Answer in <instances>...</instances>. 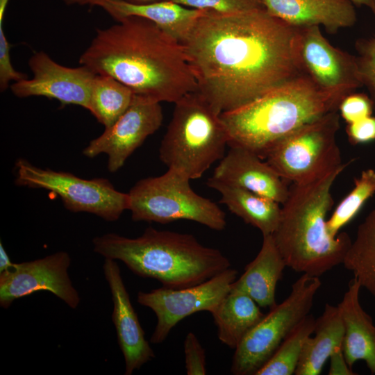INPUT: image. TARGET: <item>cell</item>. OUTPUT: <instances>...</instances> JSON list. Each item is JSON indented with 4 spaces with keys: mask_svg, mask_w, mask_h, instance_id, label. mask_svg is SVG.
I'll return each mask as SVG.
<instances>
[{
    "mask_svg": "<svg viewBox=\"0 0 375 375\" xmlns=\"http://www.w3.org/2000/svg\"><path fill=\"white\" fill-rule=\"evenodd\" d=\"M185 7L219 13H234L265 8L262 0H167Z\"/></svg>",
    "mask_w": 375,
    "mask_h": 375,
    "instance_id": "cell-30",
    "label": "cell"
},
{
    "mask_svg": "<svg viewBox=\"0 0 375 375\" xmlns=\"http://www.w3.org/2000/svg\"><path fill=\"white\" fill-rule=\"evenodd\" d=\"M9 0H0V17H4L5 11Z\"/></svg>",
    "mask_w": 375,
    "mask_h": 375,
    "instance_id": "cell-38",
    "label": "cell"
},
{
    "mask_svg": "<svg viewBox=\"0 0 375 375\" xmlns=\"http://www.w3.org/2000/svg\"><path fill=\"white\" fill-rule=\"evenodd\" d=\"M316 319L308 315L285 338L269 360L255 375H292L297 369L303 344L314 331Z\"/></svg>",
    "mask_w": 375,
    "mask_h": 375,
    "instance_id": "cell-27",
    "label": "cell"
},
{
    "mask_svg": "<svg viewBox=\"0 0 375 375\" xmlns=\"http://www.w3.org/2000/svg\"><path fill=\"white\" fill-rule=\"evenodd\" d=\"M362 288L353 278L338 305L342 315L344 335L342 350L348 365L352 368L358 360L364 361L375 374V326L359 301Z\"/></svg>",
    "mask_w": 375,
    "mask_h": 375,
    "instance_id": "cell-20",
    "label": "cell"
},
{
    "mask_svg": "<svg viewBox=\"0 0 375 375\" xmlns=\"http://www.w3.org/2000/svg\"><path fill=\"white\" fill-rule=\"evenodd\" d=\"M329 375H354L356 374L348 365L342 347L335 349L331 355Z\"/></svg>",
    "mask_w": 375,
    "mask_h": 375,
    "instance_id": "cell-34",
    "label": "cell"
},
{
    "mask_svg": "<svg viewBox=\"0 0 375 375\" xmlns=\"http://www.w3.org/2000/svg\"><path fill=\"white\" fill-rule=\"evenodd\" d=\"M212 177L283 204L290 188L265 160L243 147L230 145Z\"/></svg>",
    "mask_w": 375,
    "mask_h": 375,
    "instance_id": "cell-17",
    "label": "cell"
},
{
    "mask_svg": "<svg viewBox=\"0 0 375 375\" xmlns=\"http://www.w3.org/2000/svg\"><path fill=\"white\" fill-rule=\"evenodd\" d=\"M249 296L230 291L211 312L219 340L235 349L245 335L264 317Z\"/></svg>",
    "mask_w": 375,
    "mask_h": 375,
    "instance_id": "cell-24",
    "label": "cell"
},
{
    "mask_svg": "<svg viewBox=\"0 0 375 375\" xmlns=\"http://www.w3.org/2000/svg\"><path fill=\"white\" fill-rule=\"evenodd\" d=\"M285 267L272 235H263L260 250L232 283L231 291L245 293L260 307L272 308L277 304L276 285Z\"/></svg>",
    "mask_w": 375,
    "mask_h": 375,
    "instance_id": "cell-21",
    "label": "cell"
},
{
    "mask_svg": "<svg viewBox=\"0 0 375 375\" xmlns=\"http://www.w3.org/2000/svg\"><path fill=\"white\" fill-rule=\"evenodd\" d=\"M356 60L362 86L368 90L375 106V33L356 42Z\"/></svg>",
    "mask_w": 375,
    "mask_h": 375,
    "instance_id": "cell-29",
    "label": "cell"
},
{
    "mask_svg": "<svg viewBox=\"0 0 375 375\" xmlns=\"http://www.w3.org/2000/svg\"><path fill=\"white\" fill-rule=\"evenodd\" d=\"M338 111L301 126L274 146L265 160L285 181L295 184L313 181L340 167L344 163L336 142Z\"/></svg>",
    "mask_w": 375,
    "mask_h": 375,
    "instance_id": "cell-8",
    "label": "cell"
},
{
    "mask_svg": "<svg viewBox=\"0 0 375 375\" xmlns=\"http://www.w3.org/2000/svg\"><path fill=\"white\" fill-rule=\"evenodd\" d=\"M28 66L33 77L11 84L14 95L19 98L44 97L58 100L62 106L77 105L88 110L97 74L89 67L61 65L42 51L32 55Z\"/></svg>",
    "mask_w": 375,
    "mask_h": 375,
    "instance_id": "cell-15",
    "label": "cell"
},
{
    "mask_svg": "<svg viewBox=\"0 0 375 375\" xmlns=\"http://www.w3.org/2000/svg\"><path fill=\"white\" fill-rule=\"evenodd\" d=\"M238 271L231 267L212 278L183 288L162 287L139 292L138 302L156 314L157 323L150 338L153 344L165 341L172 329L184 318L201 311L210 313L230 292Z\"/></svg>",
    "mask_w": 375,
    "mask_h": 375,
    "instance_id": "cell-11",
    "label": "cell"
},
{
    "mask_svg": "<svg viewBox=\"0 0 375 375\" xmlns=\"http://www.w3.org/2000/svg\"><path fill=\"white\" fill-rule=\"evenodd\" d=\"M313 333L303 344L296 375H319L333 351L342 347L344 327L338 306L325 305Z\"/></svg>",
    "mask_w": 375,
    "mask_h": 375,
    "instance_id": "cell-23",
    "label": "cell"
},
{
    "mask_svg": "<svg viewBox=\"0 0 375 375\" xmlns=\"http://www.w3.org/2000/svg\"><path fill=\"white\" fill-rule=\"evenodd\" d=\"M375 194V170H363L354 180L352 190L341 200L326 219L328 233L336 237L341 229L358 215L362 206Z\"/></svg>",
    "mask_w": 375,
    "mask_h": 375,
    "instance_id": "cell-28",
    "label": "cell"
},
{
    "mask_svg": "<svg viewBox=\"0 0 375 375\" xmlns=\"http://www.w3.org/2000/svg\"><path fill=\"white\" fill-rule=\"evenodd\" d=\"M8 254L6 253L2 242H0V273L6 271L13 267Z\"/></svg>",
    "mask_w": 375,
    "mask_h": 375,
    "instance_id": "cell-36",
    "label": "cell"
},
{
    "mask_svg": "<svg viewBox=\"0 0 375 375\" xmlns=\"http://www.w3.org/2000/svg\"><path fill=\"white\" fill-rule=\"evenodd\" d=\"M190 181L181 173L168 169L162 175L138 181L128 192L132 219L160 224L188 220L212 230H224V212L213 201L197 194Z\"/></svg>",
    "mask_w": 375,
    "mask_h": 375,
    "instance_id": "cell-7",
    "label": "cell"
},
{
    "mask_svg": "<svg viewBox=\"0 0 375 375\" xmlns=\"http://www.w3.org/2000/svg\"><path fill=\"white\" fill-rule=\"evenodd\" d=\"M297 32V28L265 8L234 13L207 10L181 43L197 90L221 115L303 74Z\"/></svg>",
    "mask_w": 375,
    "mask_h": 375,
    "instance_id": "cell-1",
    "label": "cell"
},
{
    "mask_svg": "<svg viewBox=\"0 0 375 375\" xmlns=\"http://www.w3.org/2000/svg\"><path fill=\"white\" fill-rule=\"evenodd\" d=\"M96 0H62V1L68 6H92L93 3ZM126 1L134 3H147L155 2L161 0H125Z\"/></svg>",
    "mask_w": 375,
    "mask_h": 375,
    "instance_id": "cell-35",
    "label": "cell"
},
{
    "mask_svg": "<svg viewBox=\"0 0 375 375\" xmlns=\"http://www.w3.org/2000/svg\"><path fill=\"white\" fill-rule=\"evenodd\" d=\"M349 164L290 188L272 235L286 266L296 272L319 277L343 262L352 240L345 232L331 236L326 216L333 204L331 188Z\"/></svg>",
    "mask_w": 375,
    "mask_h": 375,
    "instance_id": "cell-3",
    "label": "cell"
},
{
    "mask_svg": "<svg viewBox=\"0 0 375 375\" xmlns=\"http://www.w3.org/2000/svg\"><path fill=\"white\" fill-rule=\"evenodd\" d=\"M162 119L160 103L134 95L125 112L100 136L90 141L83 153L88 158L106 154L108 171L116 172L147 138L160 127Z\"/></svg>",
    "mask_w": 375,
    "mask_h": 375,
    "instance_id": "cell-14",
    "label": "cell"
},
{
    "mask_svg": "<svg viewBox=\"0 0 375 375\" xmlns=\"http://www.w3.org/2000/svg\"><path fill=\"white\" fill-rule=\"evenodd\" d=\"M344 97L320 89L305 74L299 75L244 106L222 113L228 146L243 147L265 160L293 131L338 110Z\"/></svg>",
    "mask_w": 375,
    "mask_h": 375,
    "instance_id": "cell-5",
    "label": "cell"
},
{
    "mask_svg": "<svg viewBox=\"0 0 375 375\" xmlns=\"http://www.w3.org/2000/svg\"><path fill=\"white\" fill-rule=\"evenodd\" d=\"M15 168L16 185L49 190L59 196L69 211L115 222L128 208V194L117 190L108 179H84L69 172L40 168L22 158L16 161Z\"/></svg>",
    "mask_w": 375,
    "mask_h": 375,
    "instance_id": "cell-10",
    "label": "cell"
},
{
    "mask_svg": "<svg viewBox=\"0 0 375 375\" xmlns=\"http://www.w3.org/2000/svg\"><path fill=\"white\" fill-rule=\"evenodd\" d=\"M346 133L349 142L353 145L375 140V117L371 115L347 124Z\"/></svg>",
    "mask_w": 375,
    "mask_h": 375,
    "instance_id": "cell-33",
    "label": "cell"
},
{
    "mask_svg": "<svg viewBox=\"0 0 375 375\" xmlns=\"http://www.w3.org/2000/svg\"><path fill=\"white\" fill-rule=\"evenodd\" d=\"M374 106L371 97L363 93L353 92L342 99L338 110L340 116L347 124H351L371 116Z\"/></svg>",
    "mask_w": 375,
    "mask_h": 375,
    "instance_id": "cell-31",
    "label": "cell"
},
{
    "mask_svg": "<svg viewBox=\"0 0 375 375\" xmlns=\"http://www.w3.org/2000/svg\"><path fill=\"white\" fill-rule=\"evenodd\" d=\"M186 373L188 375L206 374L205 350L194 333L190 332L184 341Z\"/></svg>",
    "mask_w": 375,
    "mask_h": 375,
    "instance_id": "cell-32",
    "label": "cell"
},
{
    "mask_svg": "<svg viewBox=\"0 0 375 375\" xmlns=\"http://www.w3.org/2000/svg\"><path fill=\"white\" fill-rule=\"evenodd\" d=\"M342 264L375 298V209L359 225Z\"/></svg>",
    "mask_w": 375,
    "mask_h": 375,
    "instance_id": "cell-25",
    "label": "cell"
},
{
    "mask_svg": "<svg viewBox=\"0 0 375 375\" xmlns=\"http://www.w3.org/2000/svg\"><path fill=\"white\" fill-rule=\"evenodd\" d=\"M103 271L111 292L113 303L112 319L124 358V374L131 375L135 370L153 358L155 353L145 338L144 331L131 302L116 260L105 258Z\"/></svg>",
    "mask_w": 375,
    "mask_h": 375,
    "instance_id": "cell-16",
    "label": "cell"
},
{
    "mask_svg": "<svg viewBox=\"0 0 375 375\" xmlns=\"http://www.w3.org/2000/svg\"><path fill=\"white\" fill-rule=\"evenodd\" d=\"M207 185L221 194L220 203L245 223L258 228L262 236L275 231L281 216L280 203L212 176L208 179Z\"/></svg>",
    "mask_w": 375,
    "mask_h": 375,
    "instance_id": "cell-22",
    "label": "cell"
},
{
    "mask_svg": "<svg viewBox=\"0 0 375 375\" xmlns=\"http://www.w3.org/2000/svg\"><path fill=\"white\" fill-rule=\"evenodd\" d=\"M99 6L115 21L126 17L147 19L181 42L197 20L207 10L194 9L171 1L134 3L125 0H96Z\"/></svg>",
    "mask_w": 375,
    "mask_h": 375,
    "instance_id": "cell-19",
    "label": "cell"
},
{
    "mask_svg": "<svg viewBox=\"0 0 375 375\" xmlns=\"http://www.w3.org/2000/svg\"><path fill=\"white\" fill-rule=\"evenodd\" d=\"M352 3L354 6H365L369 9L375 17V0H347Z\"/></svg>",
    "mask_w": 375,
    "mask_h": 375,
    "instance_id": "cell-37",
    "label": "cell"
},
{
    "mask_svg": "<svg viewBox=\"0 0 375 375\" xmlns=\"http://www.w3.org/2000/svg\"><path fill=\"white\" fill-rule=\"evenodd\" d=\"M174 104L159 148L160 159L169 169L190 180L199 178L225 155L227 131L220 114L197 90Z\"/></svg>",
    "mask_w": 375,
    "mask_h": 375,
    "instance_id": "cell-6",
    "label": "cell"
},
{
    "mask_svg": "<svg viewBox=\"0 0 375 375\" xmlns=\"http://www.w3.org/2000/svg\"><path fill=\"white\" fill-rule=\"evenodd\" d=\"M133 97L132 91L113 77L97 74L88 110L105 128H108L125 112Z\"/></svg>",
    "mask_w": 375,
    "mask_h": 375,
    "instance_id": "cell-26",
    "label": "cell"
},
{
    "mask_svg": "<svg viewBox=\"0 0 375 375\" xmlns=\"http://www.w3.org/2000/svg\"><path fill=\"white\" fill-rule=\"evenodd\" d=\"M97 29L79 63L108 75L135 96L175 103L197 85L182 44L152 22L126 17Z\"/></svg>",
    "mask_w": 375,
    "mask_h": 375,
    "instance_id": "cell-2",
    "label": "cell"
},
{
    "mask_svg": "<svg viewBox=\"0 0 375 375\" xmlns=\"http://www.w3.org/2000/svg\"><path fill=\"white\" fill-rule=\"evenodd\" d=\"M92 243L105 258L120 260L134 274L169 288L201 283L231 266L220 250L203 245L192 234L152 227L138 238L110 233L95 237Z\"/></svg>",
    "mask_w": 375,
    "mask_h": 375,
    "instance_id": "cell-4",
    "label": "cell"
},
{
    "mask_svg": "<svg viewBox=\"0 0 375 375\" xmlns=\"http://www.w3.org/2000/svg\"><path fill=\"white\" fill-rule=\"evenodd\" d=\"M296 49L301 71L320 89L346 96L362 86L356 56L333 46L320 26L297 28Z\"/></svg>",
    "mask_w": 375,
    "mask_h": 375,
    "instance_id": "cell-12",
    "label": "cell"
},
{
    "mask_svg": "<svg viewBox=\"0 0 375 375\" xmlns=\"http://www.w3.org/2000/svg\"><path fill=\"white\" fill-rule=\"evenodd\" d=\"M272 16L295 27L322 26L331 34L353 26L354 5L347 0H262Z\"/></svg>",
    "mask_w": 375,
    "mask_h": 375,
    "instance_id": "cell-18",
    "label": "cell"
},
{
    "mask_svg": "<svg viewBox=\"0 0 375 375\" xmlns=\"http://www.w3.org/2000/svg\"><path fill=\"white\" fill-rule=\"evenodd\" d=\"M321 285L319 277L302 274L292 285L290 295L270 308L235 349L231 373L255 375L285 338L309 314Z\"/></svg>",
    "mask_w": 375,
    "mask_h": 375,
    "instance_id": "cell-9",
    "label": "cell"
},
{
    "mask_svg": "<svg viewBox=\"0 0 375 375\" xmlns=\"http://www.w3.org/2000/svg\"><path fill=\"white\" fill-rule=\"evenodd\" d=\"M70 265V256L63 251L15 263L12 267L0 273L1 307L8 308L19 298L44 290L76 309L81 298L68 274Z\"/></svg>",
    "mask_w": 375,
    "mask_h": 375,
    "instance_id": "cell-13",
    "label": "cell"
}]
</instances>
